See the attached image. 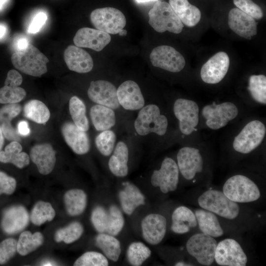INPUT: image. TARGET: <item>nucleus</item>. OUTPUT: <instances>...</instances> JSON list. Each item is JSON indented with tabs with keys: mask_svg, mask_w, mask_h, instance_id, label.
<instances>
[{
	"mask_svg": "<svg viewBox=\"0 0 266 266\" xmlns=\"http://www.w3.org/2000/svg\"><path fill=\"white\" fill-rule=\"evenodd\" d=\"M168 129V118L162 113L159 105L148 102L137 112L126 132L139 143L146 144L155 136H164Z\"/></svg>",
	"mask_w": 266,
	"mask_h": 266,
	"instance_id": "obj_1",
	"label": "nucleus"
},
{
	"mask_svg": "<svg viewBox=\"0 0 266 266\" xmlns=\"http://www.w3.org/2000/svg\"><path fill=\"white\" fill-rule=\"evenodd\" d=\"M11 62L14 66L22 72L39 77L47 71L48 59L35 46L29 43L27 47L12 55Z\"/></svg>",
	"mask_w": 266,
	"mask_h": 266,
	"instance_id": "obj_2",
	"label": "nucleus"
},
{
	"mask_svg": "<svg viewBox=\"0 0 266 266\" xmlns=\"http://www.w3.org/2000/svg\"><path fill=\"white\" fill-rule=\"evenodd\" d=\"M198 202L201 208L229 220L236 218L240 211L236 202L229 199L223 191L217 190L205 191L199 197Z\"/></svg>",
	"mask_w": 266,
	"mask_h": 266,
	"instance_id": "obj_3",
	"label": "nucleus"
},
{
	"mask_svg": "<svg viewBox=\"0 0 266 266\" xmlns=\"http://www.w3.org/2000/svg\"><path fill=\"white\" fill-rule=\"evenodd\" d=\"M223 192L229 199L236 203L254 201L261 197L260 191L255 182L240 174L229 178L223 185Z\"/></svg>",
	"mask_w": 266,
	"mask_h": 266,
	"instance_id": "obj_4",
	"label": "nucleus"
},
{
	"mask_svg": "<svg viewBox=\"0 0 266 266\" xmlns=\"http://www.w3.org/2000/svg\"><path fill=\"white\" fill-rule=\"evenodd\" d=\"M150 25L158 33H180L184 25L168 3L158 1L148 12Z\"/></svg>",
	"mask_w": 266,
	"mask_h": 266,
	"instance_id": "obj_5",
	"label": "nucleus"
},
{
	"mask_svg": "<svg viewBox=\"0 0 266 266\" xmlns=\"http://www.w3.org/2000/svg\"><path fill=\"white\" fill-rule=\"evenodd\" d=\"M138 145L140 143L129 133L117 141L107 162L108 169L113 175L123 178L128 175L131 153Z\"/></svg>",
	"mask_w": 266,
	"mask_h": 266,
	"instance_id": "obj_6",
	"label": "nucleus"
},
{
	"mask_svg": "<svg viewBox=\"0 0 266 266\" xmlns=\"http://www.w3.org/2000/svg\"><path fill=\"white\" fill-rule=\"evenodd\" d=\"M89 116L94 129L98 132L111 129L117 131L120 126L126 131L130 123L115 110L99 104L94 103L91 106Z\"/></svg>",
	"mask_w": 266,
	"mask_h": 266,
	"instance_id": "obj_7",
	"label": "nucleus"
},
{
	"mask_svg": "<svg viewBox=\"0 0 266 266\" xmlns=\"http://www.w3.org/2000/svg\"><path fill=\"white\" fill-rule=\"evenodd\" d=\"M90 20L97 29L113 34L118 33L126 24L124 14L119 9L111 7L94 10L90 14Z\"/></svg>",
	"mask_w": 266,
	"mask_h": 266,
	"instance_id": "obj_8",
	"label": "nucleus"
},
{
	"mask_svg": "<svg viewBox=\"0 0 266 266\" xmlns=\"http://www.w3.org/2000/svg\"><path fill=\"white\" fill-rule=\"evenodd\" d=\"M179 171L176 162L171 158L166 157L162 161L159 169L153 170L150 183L155 187H159L164 194L177 189L179 182Z\"/></svg>",
	"mask_w": 266,
	"mask_h": 266,
	"instance_id": "obj_9",
	"label": "nucleus"
},
{
	"mask_svg": "<svg viewBox=\"0 0 266 266\" xmlns=\"http://www.w3.org/2000/svg\"><path fill=\"white\" fill-rule=\"evenodd\" d=\"M217 241L213 237L202 233L191 236L186 242L189 255L203 266H209L214 261Z\"/></svg>",
	"mask_w": 266,
	"mask_h": 266,
	"instance_id": "obj_10",
	"label": "nucleus"
},
{
	"mask_svg": "<svg viewBox=\"0 0 266 266\" xmlns=\"http://www.w3.org/2000/svg\"><path fill=\"white\" fill-rule=\"evenodd\" d=\"M266 133L265 125L259 120L249 122L236 135L233 146L237 152L248 154L259 146Z\"/></svg>",
	"mask_w": 266,
	"mask_h": 266,
	"instance_id": "obj_11",
	"label": "nucleus"
},
{
	"mask_svg": "<svg viewBox=\"0 0 266 266\" xmlns=\"http://www.w3.org/2000/svg\"><path fill=\"white\" fill-rule=\"evenodd\" d=\"M172 110L178 121L180 132L187 135L191 134L195 130L199 120L197 103L192 100L178 98L173 104Z\"/></svg>",
	"mask_w": 266,
	"mask_h": 266,
	"instance_id": "obj_12",
	"label": "nucleus"
},
{
	"mask_svg": "<svg viewBox=\"0 0 266 266\" xmlns=\"http://www.w3.org/2000/svg\"><path fill=\"white\" fill-rule=\"evenodd\" d=\"M247 257L241 246L235 240L226 238L217 244L214 261L221 266H244Z\"/></svg>",
	"mask_w": 266,
	"mask_h": 266,
	"instance_id": "obj_13",
	"label": "nucleus"
},
{
	"mask_svg": "<svg viewBox=\"0 0 266 266\" xmlns=\"http://www.w3.org/2000/svg\"><path fill=\"white\" fill-rule=\"evenodd\" d=\"M238 110L231 102L216 104L215 102L202 109V114L206 125L211 129L218 130L226 126L228 122L236 117Z\"/></svg>",
	"mask_w": 266,
	"mask_h": 266,
	"instance_id": "obj_14",
	"label": "nucleus"
},
{
	"mask_svg": "<svg viewBox=\"0 0 266 266\" xmlns=\"http://www.w3.org/2000/svg\"><path fill=\"white\" fill-rule=\"evenodd\" d=\"M150 59L154 66L173 73L181 71L186 63L183 55L168 45L154 48L150 54Z\"/></svg>",
	"mask_w": 266,
	"mask_h": 266,
	"instance_id": "obj_15",
	"label": "nucleus"
},
{
	"mask_svg": "<svg viewBox=\"0 0 266 266\" xmlns=\"http://www.w3.org/2000/svg\"><path fill=\"white\" fill-rule=\"evenodd\" d=\"M117 96L121 108L128 113L137 112L147 103L139 85L127 80L117 88Z\"/></svg>",
	"mask_w": 266,
	"mask_h": 266,
	"instance_id": "obj_16",
	"label": "nucleus"
},
{
	"mask_svg": "<svg viewBox=\"0 0 266 266\" xmlns=\"http://www.w3.org/2000/svg\"><path fill=\"white\" fill-rule=\"evenodd\" d=\"M176 159L179 172L186 180L193 179L197 173L202 170L203 159L197 148L187 146L180 148L177 152Z\"/></svg>",
	"mask_w": 266,
	"mask_h": 266,
	"instance_id": "obj_17",
	"label": "nucleus"
},
{
	"mask_svg": "<svg viewBox=\"0 0 266 266\" xmlns=\"http://www.w3.org/2000/svg\"><path fill=\"white\" fill-rule=\"evenodd\" d=\"M230 66V58L225 52L215 54L200 69V77L203 82L214 84L220 82L225 77Z\"/></svg>",
	"mask_w": 266,
	"mask_h": 266,
	"instance_id": "obj_18",
	"label": "nucleus"
},
{
	"mask_svg": "<svg viewBox=\"0 0 266 266\" xmlns=\"http://www.w3.org/2000/svg\"><path fill=\"white\" fill-rule=\"evenodd\" d=\"M141 228L145 241L151 245H156L161 243L166 235L167 221L160 214H148L142 219Z\"/></svg>",
	"mask_w": 266,
	"mask_h": 266,
	"instance_id": "obj_19",
	"label": "nucleus"
},
{
	"mask_svg": "<svg viewBox=\"0 0 266 266\" xmlns=\"http://www.w3.org/2000/svg\"><path fill=\"white\" fill-rule=\"evenodd\" d=\"M61 132L65 142L75 154L82 156L90 152L91 141L87 132L79 129L72 121L64 122Z\"/></svg>",
	"mask_w": 266,
	"mask_h": 266,
	"instance_id": "obj_20",
	"label": "nucleus"
},
{
	"mask_svg": "<svg viewBox=\"0 0 266 266\" xmlns=\"http://www.w3.org/2000/svg\"><path fill=\"white\" fill-rule=\"evenodd\" d=\"M30 217L27 209L22 205H14L5 209L3 213L1 226L4 233L14 234L26 228Z\"/></svg>",
	"mask_w": 266,
	"mask_h": 266,
	"instance_id": "obj_21",
	"label": "nucleus"
},
{
	"mask_svg": "<svg viewBox=\"0 0 266 266\" xmlns=\"http://www.w3.org/2000/svg\"><path fill=\"white\" fill-rule=\"evenodd\" d=\"M73 40L76 46L99 52L110 43L111 36L109 33L99 30L85 27L77 31Z\"/></svg>",
	"mask_w": 266,
	"mask_h": 266,
	"instance_id": "obj_22",
	"label": "nucleus"
},
{
	"mask_svg": "<svg viewBox=\"0 0 266 266\" xmlns=\"http://www.w3.org/2000/svg\"><path fill=\"white\" fill-rule=\"evenodd\" d=\"M228 23L234 33L245 39H250L257 33L255 20L237 7L229 11Z\"/></svg>",
	"mask_w": 266,
	"mask_h": 266,
	"instance_id": "obj_23",
	"label": "nucleus"
},
{
	"mask_svg": "<svg viewBox=\"0 0 266 266\" xmlns=\"http://www.w3.org/2000/svg\"><path fill=\"white\" fill-rule=\"evenodd\" d=\"M56 154L55 150L50 143H43L36 144L31 148L30 158L40 174L47 175L54 168Z\"/></svg>",
	"mask_w": 266,
	"mask_h": 266,
	"instance_id": "obj_24",
	"label": "nucleus"
},
{
	"mask_svg": "<svg viewBox=\"0 0 266 266\" xmlns=\"http://www.w3.org/2000/svg\"><path fill=\"white\" fill-rule=\"evenodd\" d=\"M122 184L123 188L118 192V199L123 212L130 216L137 208L145 204L146 198L134 184L126 181Z\"/></svg>",
	"mask_w": 266,
	"mask_h": 266,
	"instance_id": "obj_25",
	"label": "nucleus"
},
{
	"mask_svg": "<svg viewBox=\"0 0 266 266\" xmlns=\"http://www.w3.org/2000/svg\"><path fill=\"white\" fill-rule=\"evenodd\" d=\"M64 58L67 67L71 71L85 73L91 71L93 68L91 56L81 47L68 46L64 51Z\"/></svg>",
	"mask_w": 266,
	"mask_h": 266,
	"instance_id": "obj_26",
	"label": "nucleus"
},
{
	"mask_svg": "<svg viewBox=\"0 0 266 266\" xmlns=\"http://www.w3.org/2000/svg\"><path fill=\"white\" fill-rule=\"evenodd\" d=\"M22 107L17 103L5 104L0 108V126L3 135L10 141H21L20 135L11 124L12 120L21 112Z\"/></svg>",
	"mask_w": 266,
	"mask_h": 266,
	"instance_id": "obj_27",
	"label": "nucleus"
},
{
	"mask_svg": "<svg viewBox=\"0 0 266 266\" xmlns=\"http://www.w3.org/2000/svg\"><path fill=\"white\" fill-rule=\"evenodd\" d=\"M169 4L183 25L192 27L200 21V9L188 0H169Z\"/></svg>",
	"mask_w": 266,
	"mask_h": 266,
	"instance_id": "obj_28",
	"label": "nucleus"
},
{
	"mask_svg": "<svg viewBox=\"0 0 266 266\" xmlns=\"http://www.w3.org/2000/svg\"><path fill=\"white\" fill-rule=\"evenodd\" d=\"M197 225L195 213L188 207L179 206L173 211L170 227L173 232L177 234L186 233Z\"/></svg>",
	"mask_w": 266,
	"mask_h": 266,
	"instance_id": "obj_29",
	"label": "nucleus"
},
{
	"mask_svg": "<svg viewBox=\"0 0 266 266\" xmlns=\"http://www.w3.org/2000/svg\"><path fill=\"white\" fill-rule=\"evenodd\" d=\"M195 214L199 229L202 233L213 237L224 234V231L214 213L204 209H198Z\"/></svg>",
	"mask_w": 266,
	"mask_h": 266,
	"instance_id": "obj_30",
	"label": "nucleus"
},
{
	"mask_svg": "<svg viewBox=\"0 0 266 266\" xmlns=\"http://www.w3.org/2000/svg\"><path fill=\"white\" fill-rule=\"evenodd\" d=\"M64 202L67 213L71 216L81 215L87 205V195L80 189H71L64 196Z\"/></svg>",
	"mask_w": 266,
	"mask_h": 266,
	"instance_id": "obj_31",
	"label": "nucleus"
},
{
	"mask_svg": "<svg viewBox=\"0 0 266 266\" xmlns=\"http://www.w3.org/2000/svg\"><path fill=\"white\" fill-rule=\"evenodd\" d=\"M22 146L19 142L12 141L0 152V162L11 163L19 168H23L29 165L30 156L22 152Z\"/></svg>",
	"mask_w": 266,
	"mask_h": 266,
	"instance_id": "obj_32",
	"label": "nucleus"
},
{
	"mask_svg": "<svg viewBox=\"0 0 266 266\" xmlns=\"http://www.w3.org/2000/svg\"><path fill=\"white\" fill-rule=\"evenodd\" d=\"M95 244L108 260L114 262L118 261L121 253V246L115 236L106 233H98L95 237Z\"/></svg>",
	"mask_w": 266,
	"mask_h": 266,
	"instance_id": "obj_33",
	"label": "nucleus"
},
{
	"mask_svg": "<svg viewBox=\"0 0 266 266\" xmlns=\"http://www.w3.org/2000/svg\"><path fill=\"white\" fill-rule=\"evenodd\" d=\"M68 108L73 123L79 129L87 132L90 129V122L84 101L78 97L73 96L69 99Z\"/></svg>",
	"mask_w": 266,
	"mask_h": 266,
	"instance_id": "obj_34",
	"label": "nucleus"
},
{
	"mask_svg": "<svg viewBox=\"0 0 266 266\" xmlns=\"http://www.w3.org/2000/svg\"><path fill=\"white\" fill-rule=\"evenodd\" d=\"M44 241V236L40 232L33 233L30 231H24L17 241V251L22 256H26L41 246Z\"/></svg>",
	"mask_w": 266,
	"mask_h": 266,
	"instance_id": "obj_35",
	"label": "nucleus"
},
{
	"mask_svg": "<svg viewBox=\"0 0 266 266\" xmlns=\"http://www.w3.org/2000/svg\"><path fill=\"white\" fill-rule=\"evenodd\" d=\"M23 114L27 118L40 124H45L50 117L48 108L43 102L37 100H31L25 103Z\"/></svg>",
	"mask_w": 266,
	"mask_h": 266,
	"instance_id": "obj_36",
	"label": "nucleus"
},
{
	"mask_svg": "<svg viewBox=\"0 0 266 266\" xmlns=\"http://www.w3.org/2000/svg\"><path fill=\"white\" fill-rule=\"evenodd\" d=\"M117 134L114 130H107L100 132L95 137L94 143L98 152L103 157L109 158L117 141Z\"/></svg>",
	"mask_w": 266,
	"mask_h": 266,
	"instance_id": "obj_37",
	"label": "nucleus"
},
{
	"mask_svg": "<svg viewBox=\"0 0 266 266\" xmlns=\"http://www.w3.org/2000/svg\"><path fill=\"white\" fill-rule=\"evenodd\" d=\"M151 255L150 248L141 241H134L130 243L126 252L127 261L133 266L142 265Z\"/></svg>",
	"mask_w": 266,
	"mask_h": 266,
	"instance_id": "obj_38",
	"label": "nucleus"
},
{
	"mask_svg": "<svg viewBox=\"0 0 266 266\" xmlns=\"http://www.w3.org/2000/svg\"><path fill=\"white\" fill-rule=\"evenodd\" d=\"M55 215V210L51 204L48 202L40 200L33 206L30 217L33 224L40 226L46 222L52 221Z\"/></svg>",
	"mask_w": 266,
	"mask_h": 266,
	"instance_id": "obj_39",
	"label": "nucleus"
},
{
	"mask_svg": "<svg viewBox=\"0 0 266 266\" xmlns=\"http://www.w3.org/2000/svg\"><path fill=\"white\" fill-rule=\"evenodd\" d=\"M84 229L79 222L74 221L66 226L58 230L54 235L57 242L70 244L78 240L82 235Z\"/></svg>",
	"mask_w": 266,
	"mask_h": 266,
	"instance_id": "obj_40",
	"label": "nucleus"
},
{
	"mask_svg": "<svg viewBox=\"0 0 266 266\" xmlns=\"http://www.w3.org/2000/svg\"><path fill=\"white\" fill-rule=\"evenodd\" d=\"M248 90L256 101L266 103V77L263 74L252 75L249 79Z\"/></svg>",
	"mask_w": 266,
	"mask_h": 266,
	"instance_id": "obj_41",
	"label": "nucleus"
},
{
	"mask_svg": "<svg viewBox=\"0 0 266 266\" xmlns=\"http://www.w3.org/2000/svg\"><path fill=\"white\" fill-rule=\"evenodd\" d=\"M108 220L106 233L118 235L125 225V218L121 210L115 204L111 205L108 209Z\"/></svg>",
	"mask_w": 266,
	"mask_h": 266,
	"instance_id": "obj_42",
	"label": "nucleus"
},
{
	"mask_svg": "<svg viewBox=\"0 0 266 266\" xmlns=\"http://www.w3.org/2000/svg\"><path fill=\"white\" fill-rule=\"evenodd\" d=\"M108 259L103 253L97 251H87L74 262V266H107Z\"/></svg>",
	"mask_w": 266,
	"mask_h": 266,
	"instance_id": "obj_43",
	"label": "nucleus"
},
{
	"mask_svg": "<svg viewBox=\"0 0 266 266\" xmlns=\"http://www.w3.org/2000/svg\"><path fill=\"white\" fill-rule=\"evenodd\" d=\"M26 96V92L19 86L4 85L0 89V103H17Z\"/></svg>",
	"mask_w": 266,
	"mask_h": 266,
	"instance_id": "obj_44",
	"label": "nucleus"
},
{
	"mask_svg": "<svg viewBox=\"0 0 266 266\" xmlns=\"http://www.w3.org/2000/svg\"><path fill=\"white\" fill-rule=\"evenodd\" d=\"M108 220V211L101 205L95 206L91 214L92 224L98 233H106Z\"/></svg>",
	"mask_w": 266,
	"mask_h": 266,
	"instance_id": "obj_45",
	"label": "nucleus"
},
{
	"mask_svg": "<svg viewBox=\"0 0 266 266\" xmlns=\"http://www.w3.org/2000/svg\"><path fill=\"white\" fill-rule=\"evenodd\" d=\"M233 2L237 8L254 19L260 20L264 16L261 8L252 0H233Z\"/></svg>",
	"mask_w": 266,
	"mask_h": 266,
	"instance_id": "obj_46",
	"label": "nucleus"
},
{
	"mask_svg": "<svg viewBox=\"0 0 266 266\" xmlns=\"http://www.w3.org/2000/svg\"><path fill=\"white\" fill-rule=\"evenodd\" d=\"M17 243L13 238H8L0 242V264L7 263L15 255Z\"/></svg>",
	"mask_w": 266,
	"mask_h": 266,
	"instance_id": "obj_47",
	"label": "nucleus"
},
{
	"mask_svg": "<svg viewBox=\"0 0 266 266\" xmlns=\"http://www.w3.org/2000/svg\"><path fill=\"white\" fill-rule=\"evenodd\" d=\"M16 186L17 182L14 177L0 171V195L13 194L16 189Z\"/></svg>",
	"mask_w": 266,
	"mask_h": 266,
	"instance_id": "obj_48",
	"label": "nucleus"
},
{
	"mask_svg": "<svg viewBox=\"0 0 266 266\" xmlns=\"http://www.w3.org/2000/svg\"><path fill=\"white\" fill-rule=\"evenodd\" d=\"M47 19L46 14L42 11L37 13L33 18L30 23L28 32L31 33H35L39 31L45 24Z\"/></svg>",
	"mask_w": 266,
	"mask_h": 266,
	"instance_id": "obj_49",
	"label": "nucleus"
},
{
	"mask_svg": "<svg viewBox=\"0 0 266 266\" xmlns=\"http://www.w3.org/2000/svg\"><path fill=\"white\" fill-rule=\"evenodd\" d=\"M22 81L23 78L21 74L15 69H11L7 74L4 85L19 86L22 84Z\"/></svg>",
	"mask_w": 266,
	"mask_h": 266,
	"instance_id": "obj_50",
	"label": "nucleus"
},
{
	"mask_svg": "<svg viewBox=\"0 0 266 266\" xmlns=\"http://www.w3.org/2000/svg\"><path fill=\"white\" fill-rule=\"evenodd\" d=\"M29 43L28 38L24 36L21 35L15 39L13 46L15 51H18L25 49Z\"/></svg>",
	"mask_w": 266,
	"mask_h": 266,
	"instance_id": "obj_51",
	"label": "nucleus"
},
{
	"mask_svg": "<svg viewBox=\"0 0 266 266\" xmlns=\"http://www.w3.org/2000/svg\"><path fill=\"white\" fill-rule=\"evenodd\" d=\"M17 130L19 134L23 136L29 135L31 132L28 123L25 121H21L18 123Z\"/></svg>",
	"mask_w": 266,
	"mask_h": 266,
	"instance_id": "obj_52",
	"label": "nucleus"
},
{
	"mask_svg": "<svg viewBox=\"0 0 266 266\" xmlns=\"http://www.w3.org/2000/svg\"><path fill=\"white\" fill-rule=\"evenodd\" d=\"M7 32V29L6 26L3 23H0V40L5 36Z\"/></svg>",
	"mask_w": 266,
	"mask_h": 266,
	"instance_id": "obj_53",
	"label": "nucleus"
},
{
	"mask_svg": "<svg viewBox=\"0 0 266 266\" xmlns=\"http://www.w3.org/2000/svg\"><path fill=\"white\" fill-rule=\"evenodd\" d=\"M4 135L0 126V152L4 144Z\"/></svg>",
	"mask_w": 266,
	"mask_h": 266,
	"instance_id": "obj_54",
	"label": "nucleus"
},
{
	"mask_svg": "<svg viewBox=\"0 0 266 266\" xmlns=\"http://www.w3.org/2000/svg\"><path fill=\"white\" fill-rule=\"evenodd\" d=\"M9 0H0V11L3 9Z\"/></svg>",
	"mask_w": 266,
	"mask_h": 266,
	"instance_id": "obj_55",
	"label": "nucleus"
},
{
	"mask_svg": "<svg viewBox=\"0 0 266 266\" xmlns=\"http://www.w3.org/2000/svg\"><path fill=\"white\" fill-rule=\"evenodd\" d=\"M42 266H53V265H55V263H54V262H52L50 261H44V262H43V263H42Z\"/></svg>",
	"mask_w": 266,
	"mask_h": 266,
	"instance_id": "obj_56",
	"label": "nucleus"
},
{
	"mask_svg": "<svg viewBox=\"0 0 266 266\" xmlns=\"http://www.w3.org/2000/svg\"><path fill=\"white\" fill-rule=\"evenodd\" d=\"M118 34L120 36H125L127 34V31L123 29L118 33Z\"/></svg>",
	"mask_w": 266,
	"mask_h": 266,
	"instance_id": "obj_57",
	"label": "nucleus"
},
{
	"mask_svg": "<svg viewBox=\"0 0 266 266\" xmlns=\"http://www.w3.org/2000/svg\"><path fill=\"white\" fill-rule=\"evenodd\" d=\"M175 266H192V265L186 264V263L182 262H179L176 263L175 264Z\"/></svg>",
	"mask_w": 266,
	"mask_h": 266,
	"instance_id": "obj_58",
	"label": "nucleus"
},
{
	"mask_svg": "<svg viewBox=\"0 0 266 266\" xmlns=\"http://www.w3.org/2000/svg\"><path fill=\"white\" fill-rule=\"evenodd\" d=\"M135 0L136 1V2L138 3H144V2H147L155 1V0Z\"/></svg>",
	"mask_w": 266,
	"mask_h": 266,
	"instance_id": "obj_59",
	"label": "nucleus"
}]
</instances>
